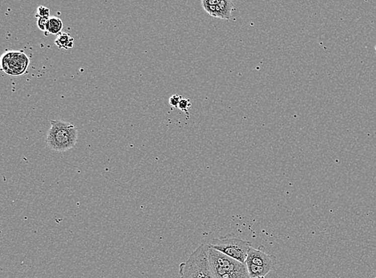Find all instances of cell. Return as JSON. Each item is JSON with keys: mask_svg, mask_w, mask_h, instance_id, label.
<instances>
[{"mask_svg": "<svg viewBox=\"0 0 376 278\" xmlns=\"http://www.w3.org/2000/svg\"><path fill=\"white\" fill-rule=\"evenodd\" d=\"M29 64V58L23 51H5L1 56V69L9 76L25 74Z\"/></svg>", "mask_w": 376, "mask_h": 278, "instance_id": "5b68a950", "label": "cell"}, {"mask_svg": "<svg viewBox=\"0 0 376 278\" xmlns=\"http://www.w3.org/2000/svg\"><path fill=\"white\" fill-rule=\"evenodd\" d=\"M47 132V145L55 152H66L74 148L78 141V130L72 123L63 120H51Z\"/></svg>", "mask_w": 376, "mask_h": 278, "instance_id": "7a4b0ae2", "label": "cell"}, {"mask_svg": "<svg viewBox=\"0 0 376 278\" xmlns=\"http://www.w3.org/2000/svg\"><path fill=\"white\" fill-rule=\"evenodd\" d=\"M209 246L240 262H246L249 250L252 247L250 241H244L235 234L230 233L212 240Z\"/></svg>", "mask_w": 376, "mask_h": 278, "instance_id": "277c9868", "label": "cell"}, {"mask_svg": "<svg viewBox=\"0 0 376 278\" xmlns=\"http://www.w3.org/2000/svg\"><path fill=\"white\" fill-rule=\"evenodd\" d=\"M257 278H265V277H257Z\"/></svg>", "mask_w": 376, "mask_h": 278, "instance_id": "9a60e30c", "label": "cell"}, {"mask_svg": "<svg viewBox=\"0 0 376 278\" xmlns=\"http://www.w3.org/2000/svg\"><path fill=\"white\" fill-rule=\"evenodd\" d=\"M376 278V277H375Z\"/></svg>", "mask_w": 376, "mask_h": 278, "instance_id": "2e32d148", "label": "cell"}, {"mask_svg": "<svg viewBox=\"0 0 376 278\" xmlns=\"http://www.w3.org/2000/svg\"><path fill=\"white\" fill-rule=\"evenodd\" d=\"M209 244H201L179 266L180 278H214L209 261Z\"/></svg>", "mask_w": 376, "mask_h": 278, "instance_id": "3957f363", "label": "cell"}, {"mask_svg": "<svg viewBox=\"0 0 376 278\" xmlns=\"http://www.w3.org/2000/svg\"><path fill=\"white\" fill-rule=\"evenodd\" d=\"M245 263L246 264H253L255 266L269 268L272 271L275 266L276 257L267 254L262 246L259 247L258 249L251 247Z\"/></svg>", "mask_w": 376, "mask_h": 278, "instance_id": "8992f818", "label": "cell"}, {"mask_svg": "<svg viewBox=\"0 0 376 278\" xmlns=\"http://www.w3.org/2000/svg\"><path fill=\"white\" fill-rule=\"evenodd\" d=\"M181 99H182V97H181V96L174 95V96H172L171 97H170L169 102H170V105H171L173 108H178Z\"/></svg>", "mask_w": 376, "mask_h": 278, "instance_id": "4fadbf2b", "label": "cell"}, {"mask_svg": "<svg viewBox=\"0 0 376 278\" xmlns=\"http://www.w3.org/2000/svg\"><path fill=\"white\" fill-rule=\"evenodd\" d=\"M36 17L50 18V9L47 7L40 6L38 7L37 12H36Z\"/></svg>", "mask_w": 376, "mask_h": 278, "instance_id": "8fae6325", "label": "cell"}, {"mask_svg": "<svg viewBox=\"0 0 376 278\" xmlns=\"http://www.w3.org/2000/svg\"><path fill=\"white\" fill-rule=\"evenodd\" d=\"M374 50H375V52H376V46H375V47H374Z\"/></svg>", "mask_w": 376, "mask_h": 278, "instance_id": "5bb4252c", "label": "cell"}, {"mask_svg": "<svg viewBox=\"0 0 376 278\" xmlns=\"http://www.w3.org/2000/svg\"><path fill=\"white\" fill-rule=\"evenodd\" d=\"M49 18H37V27L39 29L41 30L42 32H46V27H47V21Z\"/></svg>", "mask_w": 376, "mask_h": 278, "instance_id": "7c38bea8", "label": "cell"}, {"mask_svg": "<svg viewBox=\"0 0 376 278\" xmlns=\"http://www.w3.org/2000/svg\"><path fill=\"white\" fill-rule=\"evenodd\" d=\"M204 10L211 16L223 20H229L232 16L233 11L235 10V5L231 0H220L218 4H209L207 0L201 1Z\"/></svg>", "mask_w": 376, "mask_h": 278, "instance_id": "52a82bcc", "label": "cell"}, {"mask_svg": "<svg viewBox=\"0 0 376 278\" xmlns=\"http://www.w3.org/2000/svg\"><path fill=\"white\" fill-rule=\"evenodd\" d=\"M55 45L60 49L70 50L74 46V39L66 32H61L55 40Z\"/></svg>", "mask_w": 376, "mask_h": 278, "instance_id": "9c48e42d", "label": "cell"}, {"mask_svg": "<svg viewBox=\"0 0 376 278\" xmlns=\"http://www.w3.org/2000/svg\"><path fill=\"white\" fill-rule=\"evenodd\" d=\"M192 104L191 102H190V100H189V99H181V102H180L179 106H178V108H179L181 111H182V112H185V113L187 114L188 116H189V108L191 107Z\"/></svg>", "mask_w": 376, "mask_h": 278, "instance_id": "30bf717a", "label": "cell"}, {"mask_svg": "<svg viewBox=\"0 0 376 278\" xmlns=\"http://www.w3.org/2000/svg\"><path fill=\"white\" fill-rule=\"evenodd\" d=\"M63 22L60 18L51 16L48 19L44 34L46 35H59L63 30Z\"/></svg>", "mask_w": 376, "mask_h": 278, "instance_id": "ba28073f", "label": "cell"}, {"mask_svg": "<svg viewBox=\"0 0 376 278\" xmlns=\"http://www.w3.org/2000/svg\"><path fill=\"white\" fill-rule=\"evenodd\" d=\"M209 261L214 278H250L246 263L231 258L210 246Z\"/></svg>", "mask_w": 376, "mask_h": 278, "instance_id": "6da1fadb", "label": "cell"}]
</instances>
